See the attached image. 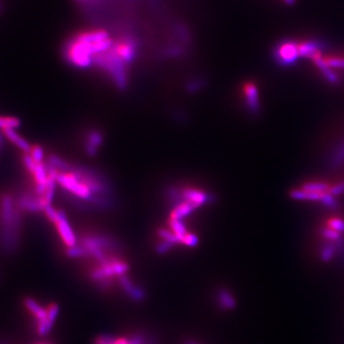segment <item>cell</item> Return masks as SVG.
<instances>
[{"mask_svg": "<svg viewBox=\"0 0 344 344\" xmlns=\"http://www.w3.org/2000/svg\"><path fill=\"white\" fill-rule=\"evenodd\" d=\"M20 207L18 199L11 194L0 196V230L6 244H13L20 225Z\"/></svg>", "mask_w": 344, "mask_h": 344, "instance_id": "6da1fadb", "label": "cell"}, {"mask_svg": "<svg viewBox=\"0 0 344 344\" xmlns=\"http://www.w3.org/2000/svg\"><path fill=\"white\" fill-rule=\"evenodd\" d=\"M67 60L78 68H88L93 63V52L90 42L81 40L75 36L66 46Z\"/></svg>", "mask_w": 344, "mask_h": 344, "instance_id": "7a4b0ae2", "label": "cell"}, {"mask_svg": "<svg viewBox=\"0 0 344 344\" xmlns=\"http://www.w3.org/2000/svg\"><path fill=\"white\" fill-rule=\"evenodd\" d=\"M273 55L278 65L281 67L292 66L300 58L299 42L285 39L275 47Z\"/></svg>", "mask_w": 344, "mask_h": 344, "instance_id": "3957f363", "label": "cell"}, {"mask_svg": "<svg viewBox=\"0 0 344 344\" xmlns=\"http://www.w3.org/2000/svg\"><path fill=\"white\" fill-rule=\"evenodd\" d=\"M129 267L121 261H110L108 260L104 264H101L100 268H97L93 270V272L90 275V278L95 281H101L106 278H110L113 276H122L125 275V273L128 271Z\"/></svg>", "mask_w": 344, "mask_h": 344, "instance_id": "277c9868", "label": "cell"}, {"mask_svg": "<svg viewBox=\"0 0 344 344\" xmlns=\"http://www.w3.org/2000/svg\"><path fill=\"white\" fill-rule=\"evenodd\" d=\"M53 224H55L56 231L59 234L61 240L68 248L74 247L77 245V237L74 233L73 229L71 228L70 224L68 222L66 215L63 211H58L57 218Z\"/></svg>", "mask_w": 344, "mask_h": 344, "instance_id": "5b68a950", "label": "cell"}, {"mask_svg": "<svg viewBox=\"0 0 344 344\" xmlns=\"http://www.w3.org/2000/svg\"><path fill=\"white\" fill-rule=\"evenodd\" d=\"M172 200H176V198H183L182 201L189 202L196 207H201L203 205H206L207 203L211 202L213 197L207 194L206 192L196 189H185L181 191L180 194H178V191H173V195H171Z\"/></svg>", "mask_w": 344, "mask_h": 344, "instance_id": "8992f818", "label": "cell"}, {"mask_svg": "<svg viewBox=\"0 0 344 344\" xmlns=\"http://www.w3.org/2000/svg\"><path fill=\"white\" fill-rule=\"evenodd\" d=\"M114 54L118 56L124 64L133 61L136 56V44L130 38H123L118 40L111 47Z\"/></svg>", "mask_w": 344, "mask_h": 344, "instance_id": "52a82bcc", "label": "cell"}, {"mask_svg": "<svg viewBox=\"0 0 344 344\" xmlns=\"http://www.w3.org/2000/svg\"><path fill=\"white\" fill-rule=\"evenodd\" d=\"M119 283L123 292L134 301L141 302L145 299V292L144 290L139 286L134 285L130 278L126 275H122L119 277Z\"/></svg>", "mask_w": 344, "mask_h": 344, "instance_id": "ba28073f", "label": "cell"}, {"mask_svg": "<svg viewBox=\"0 0 344 344\" xmlns=\"http://www.w3.org/2000/svg\"><path fill=\"white\" fill-rule=\"evenodd\" d=\"M244 94L246 97V104L249 111L252 115L257 116L260 112V103L258 97V90L255 83L247 82L244 85Z\"/></svg>", "mask_w": 344, "mask_h": 344, "instance_id": "9c48e42d", "label": "cell"}, {"mask_svg": "<svg viewBox=\"0 0 344 344\" xmlns=\"http://www.w3.org/2000/svg\"><path fill=\"white\" fill-rule=\"evenodd\" d=\"M325 47V43L319 39L305 40L299 43V51L300 57H307L313 59L318 55L322 54V49Z\"/></svg>", "mask_w": 344, "mask_h": 344, "instance_id": "30bf717a", "label": "cell"}, {"mask_svg": "<svg viewBox=\"0 0 344 344\" xmlns=\"http://www.w3.org/2000/svg\"><path fill=\"white\" fill-rule=\"evenodd\" d=\"M2 132L11 144H14L17 148H19L23 153H30L32 149V145L29 144L25 139H23L22 137L14 129H11V128L2 129Z\"/></svg>", "mask_w": 344, "mask_h": 344, "instance_id": "8fae6325", "label": "cell"}, {"mask_svg": "<svg viewBox=\"0 0 344 344\" xmlns=\"http://www.w3.org/2000/svg\"><path fill=\"white\" fill-rule=\"evenodd\" d=\"M24 305L28 309V311L33 315L37 323L49 321L47 316V309L41 307L35 300L31 298H27L24 300Z\"/></svg>", "mask_w": 344, "mask_h": 344, "instance_id": "7c38bea8", "label": "cell"}, {"mask_svg": "<svg viewBox=\"0 0 344 344\" xmlns=\"http://www.w3.org/2000/svg\"><path fill=\"white\" fill-rule=\"evenodd\" d=\"M196 209H198V207H196L195 205L189 202L182 201L181 203L177 204L170 212V219L182 220L189 216V214H191Z\"/></svg>", "mask_w": 344, "mask_h": 344, "instance_id": "4fadbf2b", "label": "cell"}, {"mask_svg": "<svg viewBox=\"0 0 344 344\" xmlns=\"http://www.w3.org/2000/svg\"><path fill=\"white\" fill-rule=\"evenodd\" d=\"M313 61L315 62V64L319 67V69L321 70L324 76V78H326L330 83L336 84L339 82V78L337 76V74L334 72L333 70L331 69V67L328 66L324 60V57L322 56V54L318 55L313 58Z\"/></svg>", "mask_w": 344, "mask_h": 344, "instance_id": "5bb4252c", "label": "cell"}, {"mask_svg": "<svg viewBox=\"0 0 344 344\" xmlns=\"http://www.w3.org/2000/svg\"><path fill=\"white\" fill-rule=\"evenodd\" d=\"M217 301L224 310H233L236 308V300L232 293L227 289H221L217 293Z\"/></svg>", "mask_w": 344, "mask_h": 344, "instance_id": "9a60e30c", "label": "cell"}, {"mask_svg": "<svg viewBox=\"0 0 344 344\" xmlns=\"http://www.w3.org/2000/svg\"><path fill=\"white\" fill-rule=\"evenodd\" d=\"M102 143V136L99 131H92L87 137L85 151L90 156H94L98 152V148Z\"/></svg>", "mask_w": 344, "mask_h": 344, "instance_id": "2e32d148", "label": "cell"}, {"mask_svg": "<svg viewBox=\"0 0 344 344\" xmlns=\"http://www.w3.org/2000/svg\"><path fill=\"white\" fill-rule=\"evenodd\" d=\"M329 161H330L329 162V166H330L331 168L340 167L341 165L344 164V141L336 148V150L334 151L333 154L330 157Z\"/></svg>", "mask_w": 344, "mask_h": 344, "instance_id": "e0dca14e", "label": "cell"}, {"mask_svg": "<svg viewBox=\"0 0 344 344\" xmlns=\"http://www.w3.org/2000/svg\"><path fill=\"white\" fill-rule=\"evenodd\" d=\"M337 254V247L335 242H330L323 246L321 253V259L322 262L328 263L334 258Z\"/></svg>", "mask_w": 344, "mask_h": 344, "instance_id": "ac0fdd59", "label": "cell"}, {"mask_svg": "<svg viewBox=\"0 0 344 344\" xmlns=\"http://www.w3.org/2000/svg\"><path fill=\"white\" fill-rule=\"evenodd\" d=\"M169 228L171 229V232L174 233L181 243V239L183 238V236L187 233V228L185 226V224L182 222V220H169Z\"/></svg>", "mask_w": 344, "mask_h": 344, "instance_id": "d6986e66", "label": "cell"}, {"mask_svg": "<svg viewBox=\"0 0 344 344\" xmlns=\"http://www.w3.org/2000/svg\"><path fill=\"white\" fill-rule=\"evenodd\" d=\"M20 125V122L15 117L0 116V129H15Z\"/></svg>", "mask_w": 344, "mask_h": 344, "instance_id": "ffe728a7", "label": "cell"}, {"mask_svg": "<svg viewBox=\"0 0 344 344\" xmlns=\"http://www.w3.org/2000/svg\"><path fill=\"white\" fill-rule=\"evenodd\" d=\"M329 186L324 183H309L303 187V190L308 192H316V193H323L329 192Z\"/></svg>", "mask_w": 344, "mask_h": 344, "instance_id": "44dd1931", "label": "cell"}, {"mask_svg": "<svg viewBox=\"0 0 344 344\" xmlns=\"http://www.w3.org/2000/svg\"><path fill=\"white\" fill-rule=\"evenodd\" d=\"M326 64L331 68L344 69V56H330L324 57Z\"/></svg>", "mask_w": 344, "mask_h": 344, "instance_id": "7402d4cb", "label": "cell"}, {"mask_svg": "<svg viewBox=\"0 0 344 344\" xmlns=\"http://www.w3.org/2000/svg\"><path fill=\"white\" fill-rule=\"evenodd\" d=\"M66 255L71 258H77V257L86 256L87 251L82 246L76 245L74 247H70L67 249Z\"/></svg>", "mask_w": 344, "mask_h": 344, "instance_id": "603a6c76", "label": "cell"}, {"mask_svg": "<svg viewBox=\"0 0 344 344\" xmlns=\"http://www.w3.org/2000/svg\"><path fill=\"white\" fill-rule=\"evenodd\" d=\"M158 234L165 241H168V242H170V243L174 245L180 244V240H179L177 236L172 232L168 231V230H160L158 232Z\"/></svg>", "mask_w": 344, "mask_h": 344, "instance_id": "cb8c5ba5", "label": "cell"}, {"mask_svg": "<svg viewBox=\"0 0 344 344\" xmlns=\"http://www.w3.org/2000/svg\"><path fill=\"white\" fill-rule=\"evenodd\" d=\"M29 154L32 156V158L34 160L35 163L39 164V163L43 162L44 150L42 149L41 146H39V145H32V149H31Z\"/></svg>", "mask_w": 344, "mask_h": 344, "instance_id": "d4e9b609", "label": "cell"}, {"mask_svg": "<svg viewBox=\"0 0 344 344\" xmlns=\"http://www.w3.org/2000/svg\"><path fill=\"white\" fill-rule=\"evenodd\" d=\"M199 243V238L193 233H186L181 239V244L188 247H195Z\"/></svg>", "mask_w": 344, "mask_h": 344, "instance_id": "484cf974", "label": "cell"}, {"mask_svg": "<svg viewBox=\"0 0 344 344\" xmlns=\"http://www.w3.org/2000/svg\"><path fill=\"white\" fill-rule=\"evenodd\" d=\"M322 235L326 239H329L331 242H337L342 238L341 233L334 231L332 229H325L322 231Z\"/></svg>", "mask_w": 344, "mask_h": 344, "instance_id": "4316f807", "label": "cell"}, {"mask_svg": "<svg viewBox=\"0 0 344 344\" xmlns=\"http://www.w3.org/2000/svg\"><path fill=\"white\" fill-rule=\"evenodd\" d=\"M59 313V306L56 303H53L51 304L48 308H47V316H48V320L53 323L56 322V319L58 316Z\"/></svg>", "mask_w": 344, "mask_h": 344, "instance_id": "83f0119b", "label": "cell"}, {"mask_svg": "<svg viewBox=\"0 0 344 344\" xmlns=\"http://www.w3.org/2000/svg\"><path fill=\"white\" fill-rule=\"evenodd\" d=\"M174 246L175 245L164 240L162 243L158 244V246L156 247V253L159 254V255H165V254H167L169 250H171Z\"/></svg>", "mask_w": 344, "mask_h": 344, "instance_id": "f1b7e54d", "label": "cell"}, {"mask_svg": "<svg viewBox=\"0 0 344 344\" xmlns=\"http://www.w3.org/2000/svg\"><path fill=\"white\" fill-rule=\"evenodd\" d=\"M329 226H330V229H332L338 233H344V221L341 220V219L331 220L329 222Z\"/></svg>", "mask_w": 344, "mask_h": 344, "instance_id": "f546056e", "label": "cell"}, {"mask_svg": "<svg viewBox=\"0 0 344 344\" xmlns=\"http://www.w3.org/2000/svg\"><path fill=\"white\" fill-rule=\"evenodd\" d=\"M337 247V253L340 258V261L344 265V239L342 237L339 241L335 242Z\"/></svg>", "mask_w": 344, "mask_h": 344, "instance_id": "4dcf8cb0", "label": "cell"}, {"mask_svg": "<svg viewBox=\"0 0 344 344\" xmlns=\"http://www.w3.org/2000/svg\"><path fill=\"white\" fill-rule=\"evenodd\" d=\"M117 339L115 337L110 335H102L96 340L95 344H112Z\"/></svg>", "mask_w": 344, "mask_h": 344, "instance_id": "1f68e13d", "label": "cell"}, {"mask_svg": "<svg viewBox=\"0 0 344 344\" xmlns=\"http://www.w3.org/2000/svg\"><path fill=\"white\" fill-rule=\"evenodd\" d=\"M128 341V344H145V337L143 334H136L132 336Z\"/></svg>", "mask_w": 344, "mask_h": 344, "instance_id": "d6a6232c", "label": "cell"}, {"mask_svg": "<svg viewBox=\"0 0 344 344\" xmlns=\"http://www.w3.org/2000/svg\"><path fill=\"white\" fill-rule=\"evenodd\" d=\"M329 192H330L332 195H339V194L344 193V184L337 185V186H335L333 188H330Z\"/></svg>", "mask_w": 344, "mask_h": 344, "instance_id": "836d02e7", "label": "cell"}, {"mask_svg": "<svg viewBox=\"0 0 344 344\" xmlns=\"http://www.w3.org/2000/svg\"><path fill=\"white\" fill-rule=\"evenodd\" d=\"M112 344H128V341L125 339H117Z\"/></svg>", "mask_w": 344, "mask_h": 344, "instance_id": "e575fe53", "label": "cell"}, {"mask_svg": "<svg viewBox=\"0 0 344 344\" xmlns=\"http://www.w3.org/2000/svg\"><path fill=\"white\" fill-rule=\"evenodd\" d=\"M287 5H289V6H291V5H294L295 3H296V1L297 0H283Z\"/></svg>", "mask_w": 344, "mask_h": 344, "instance_id": "d590c367", "label": "cell"}, {"mask_svg": "<svg viewBox=\"0 0 344 344\" xmlns=\"http://www.w3.org/2000/svg\"><path fill=\"white\" fill-rule=\"evenodd\" d=\"M187 344H196L195 343H192V342H189V343H188Z\"/></svg>", "mask_w": 344, "mask_h": 344, "instance_id": "8d00e7d4", "label": "cell"}, {"mask_svg": "<svg viewBox=\"0 0 344 344\" xmlns=\"http://www.w3.org/2000/svg\"></svg>", "mask_w": 344, "mask_h": 344, "instance_id": "74e56055", "label": "cell"}]
</instances>
